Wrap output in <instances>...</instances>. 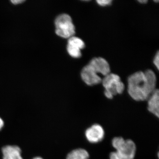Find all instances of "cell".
<instances>
[{
	"label": "cell",
	"instance_id": "cell-13",
	"mask_svg": "<svg viewBox=\"0 0 159 159\" xmlns=\"http://www.w3.org/2000/svg\"><path fill=\"white\" fill-rule=\"evenodd\" d=\"M153 63L155 66H156L157 69L159 70V53L158 51L157 52V54L155 56L153 59Z\"/></svg>",
	"mask_w": 159,
	"mask_h": 159
},
{
	"label": "cell",
	"instance_id": "cell-4",
	"mask_svg": "<svg viewBox=\"0 0 159 159\" xmlns=\"http://www.w3.org/2000/svg\"><path fill=\"white\" fill-rule=\"evenodd\" d=\"M55 33L60 37L69 39L75 34V28L72 18L68 14H62L57 16L54 22Z\"/></svg>",
	"mask_w": 159,
	"mask_h": 159
},
{
	"label": "cell",
	"instance_id": "cell-9",
	"mask_svg": "<svg viewBox=\"0 0 159 159\" xmlns=\"http://www.w3.org/2000/svg\"><path fill=\"white\" fill-rule=\"evenodd\" d=\"M2 152L3 159H24L21 150L17 145H6L2 148Z\"/></svg>",
	"mask_w": 159,
	"mask_h": 159
},
{
	"label": "cell",
	"instance_id": "cell-11",
	"mask_svg": "<svg viewBox=\"0 0 159 159\" xmlns=\"http://www.w3.org/2000/svg\"><path fill=\"white\" fill-rule=\"evenodd\" d=\"M89 154L84 148H78L70 152L66 159H89Z\"/></svg>",
	"mask_w": 159,
	"mask_h": 159
},
{
	"label": "cell",
	"instance_id": "cell-7",
	"mask_svg": "<svg viewBox=\"0 0 159 159\" xmlns=\"http://www.w3.org/2000/svg\"><path fill=\"white\" fill-rule=\"evenodd\" d=\"M84 47L85 44L82 39L73 36L69 39L67 50L71 57L78 58L81 57V50L84 48Z\"/></svg>",
	"mask_w": 159,
	"mask_h": 159
},
{
	"label": "cell",
	"instance_id": "cell-16",
	"mask_svg": "<svg viewBox=\"0 0 159 159\" xmlns=\"http://www.w3.org/2000/svg\"><path fill=\"white\" fill-rule=\"evenodd\" d=\"M137 1L141 4H146L148 2V0H137Z\"/></svg>",
	"mask_w": 159,
	"mask_h": 159
},
{
	"label": "cell",
	"instance_id": "cell-1",
	"mask_svg": "<svg viewBox=\"0 0 159 159\" xmlns=\"http://www.w3.org/2000/svg\"><path fill=\"white\" fill-rule=\"evenodd\" d=\"M157 81L156 74L152 70L136 72L128 77V93L135 101L147 100L157 89Z\"/></svg>",
	"mask_w": 159,
	"mask_h": 159
},
{
	"label": "cell",
	"instance_id": "cell-17",
	"mask_svg": "<svg viewBox=\"0 0 159 159\" xmlns=\"http://www.w3.org/2000/svg\"><path fill=\"white\" fill-rule=\"evenodd\" d=\"M32 159H43V158L41 157H35L33 158Z\"/></svg>",
	"mask_w": 159,
	"mask_h": 159
},
{
	"label": "cell",
	"instance_id": "cell-12",
	"mask_svg": "<svg viewBox=\"0 0 159 159\" xmlns=\"http://www.w3.org/2000/svg\"><path fill=\"white\" fill-rule=\"evenodd\" d=\"M113 0H96L97 4L102 7L110 6Z\"/></svg>",
	"mask_w": 159,
	"mask_h": 159
},
{
	"label": "cell",
	"instance_id": "cell-8",
	"mask_svg": "<svg viewBox=\"0 0 159 159\" xmlns=\"http://www.w3.org/2000/svg\"><path fill=\"white\" fill-rule=\"evenodd\" d=\"M98 74L105 76L110 73L109 65L105 59L101 57H94L91 60L88 64Z\"/></svg>",
	"mask_w": 159,
	"mask_h": 159
},
{
	"label": "cell",
	"instance_id": "cell-14",
	"mask_svg": "<svg viewBox=\"0 0 159 159\" xmlns=\"http://www.w3.org/2000/svg\"><path fill=\"white\" fill-rule=\"evenodd\" d=\"M26 0H10L11 2L14 5H19L22 4Z\"/></svg>",
	"mask_w": 159,
	"mask_h": 159
},
{
	"label": "cell",
	"instance_id": "cell-3",
	"mask_svg": "<svg viewBox=\"0 0 159 159\" xmlns=\"http://www.w3.org/2000/svg\"><path fill=\"white\" fill-rule=\"evenodd\" d=\"M102 83L105 89L104 95L109 99H112L114 96L122 94L125 89L124 84L117 74L110 73L102 79Z\"/></svg>",
	"mask_w": 159,
	"mask_h": 159
},
{
	"label": "cell",
	"instance_id": "cell-2",
	"mask_svg": "<svg viewBox=\"0 0 159 159\" xmlns=\"http://www.w3.org/2000/svg\"><path fill=\"white\" fill-rule=\"evenodd\" d=\"M111 144L115 151L110 154V159H134L137 147L132 140L116 137L113 139Z\"/></svg>",
	"mask_w": 159,
	"mask_h": 159
},
{
	"label": "cell",
	"instance_id": "cell-10",
	"mask_svg": "<svg viewBox=\"0 0 159 159\" xmlns=\"http://www.w3.org/2000/svg\"><path fill=\"white\" fill-rule=\"evenodd\" d=\"M148 110L156 117L159 116V91L156 90L147 99Z\"/></svg>",
	"mask_w": 159,
	"mask_h": 159
},
{
	"label": "cell",
	"instance_id": "cell-19",
	"mask_svg": "<svg viewBox=\"0 0 159 159\" xmlns=\"http://www.w3.org/2000/svg\"><path fill=\"white\" fill-rule=\"evenodd\" d=\"M81 1H90V0H81Z\"/></svg>",
	"mask_w": 159,
	"mask_h": 159
},
{
	"label": "cell",
	"instance_id": "cell-6",
	"mask_svg": "<svg viewBox=\"0 0 159 159\" xmlns=\"http://www.w3.org/2000/svg\"><path fill=\"white\" fill-rule=\"evenodd\" d=\"M98 74L97 71L88 64L82 69L80 75L82 80L86 84L93 86L102 82V79Z\"/></svg>",
	"mask_w": 159,
	"mask_h": 159
},
{
	"label": "cell",
	"instance_id": "cell-5",
	"mask_svg": "<svg viewBox=\"0 0 159 159\" xmlns=\"http://www.w3.org/2000/svg\"><path fill=\"white\" fill-rule=\"evenodd\" d=\"M85 136L87 141L92 144L101 142L105 136L104 129L99 124H94L86 129Z\"/></svg>",
	"mask_w": 159,
	"mask_h": 159
},
{
	"label": "cell",
	"instance_id": "cell-18",
	"mask_svg": "<svg viewBox=\"0 0 159 159\" xmlns=\"http://www.w3.org/2000/svg\"><path fill=\"white\" fill-rule=\"evenodd\" d=\"M153 1L155 2H159V0H153Z\"/></svg>",
	"mask_w": 159,
	"mask_h": 159
},
{
	"label": "cell",
	"instance_id": "cell-15",
	"mask_svg": "<svg viewBox=\"0 0 159 159\" xmlns=\"http://www.w3.org/2000/svg\"><path fill=\"white\" fill-rule=\"evenodd\" d=\"M4 126V122L3 119L0 117V131L2 130Z\"/></svg>",
	"mask_w": 159,
	"mask_h": 159
}]
</instances>
